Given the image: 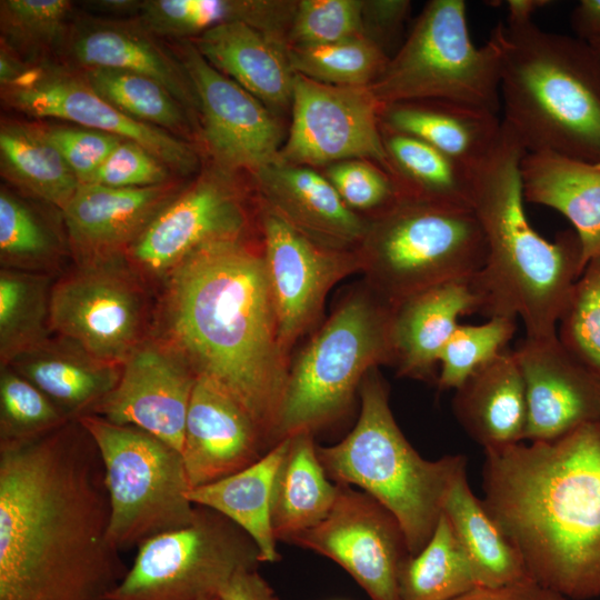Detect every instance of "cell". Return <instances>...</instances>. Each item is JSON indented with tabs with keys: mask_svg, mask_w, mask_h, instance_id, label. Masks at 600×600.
Masks as SVG:
<instances>
[{
	"mask_svg": "<svg viewBox=\"0 0 600 600\" xmlns=\"http://www.w3.org/2000/svg\"><path fill=\"white\" fill-rule=\"evenodd\" d=\"M109 524L103 463L77 419L0 441V600H108L129 570Z\"/></svg>",
	"mask_w": 600,
	"mask_h": 600,
	"instance_id": "obj_1",
	"label": "cell"
},
{
	"mask_svg": "<svg viewBox=\"0 0 600 600\" xmlns=\"http://www.w3.org/2000/svg\"><path fill=\"white\" fill-rule=\"evenodd\" d=\"M167 278L168 342L248 411L272 448L290 361L262 252L240 240L213 243Z\"/></svg>",
	"mask_w": 600,
	"mask_h": 600,
	"instance_id": "obj_2",
	"label": "cell"
},
{
	"mask_svg": "<svg viewBox=\"0 0 600 600\" xmlns=\"http://www.w3.org/2000/svg\"><path fill=\"white\" fill-rule=\"evenodd\" d=\"M483 451L482 501L529 576L567 600L600 598V421Z\"/></svg>",
	"mask_w": 600,
	"mask_h": 600,
	"instance_id": "obj_3",
	"label": "cell"
},
{
	"mask_svg": "<svg viewBox=\"0 0 600 600\" xmlns=\"http://www.w3.org/2000/svg\"><path fill=\"white\" fill-rule=\"evenodd\" d=\"M502 122L493 151L473 168L472 210L482 228L487 253L469 280L478 312L488 318L520 319L527 337L556 334L572 288L583 271L573 230L549 241L524 211L520 164L526 153Z\"/></svg>",
	"mask_w": 600,
	"mask_h": 600,
	"instance_id": "obj_4",
	"label": "cell"
},
{
	"mask_svg": "<svg viewBox=\"0 0 600 600\" xmlns=\"http://www.w3.org/2000/svg\"><path fill=\"white\" fill-rule=\"evenodd\" d=\"M502 122L527 152L600 162V53L532 21L499 23Z\"/></svg>",
	"mask_w": 600,
	"mask_h": 600,
	"instance_id": "obj_5",
	"label": "cell"
},
{
	"mask_svg": "<svg viewBox=\"0 0 600 600\" xmlns=\"http://www.w3.org/2000/svg\"><path fill=\"white\" fill-rule=\"evenodd\" d=\"M359 393L354 428L333 446H317L318 457L334 483L358 487L387 508L399 521L410 554H416L431 538L467 459L450 454L427 460L414 450L393 418L378 368L364 376Z\"/></svg>",
	"mask_w": 600,
	"mask_h": 600,
	"instance_id": "obj_6",
	"label": "cell"
},
{
	"mask_svg": "<svg viewBox=\"0 0 600 600\" xmlns=\"http://www.w3.org/2000/svg\"><path fill=\"white\" fill-rule=\"evenodd\" d=\"M356 250L364 283L393 308L430 288L469 281L487 244L472 208L401 198L368 224Z\"/></svg>",
	"mask_w": 600,
	"mask_h": 600,
	"instance_id": "obj_7",
	"label": "cell"
},
{
	"mask_svg": "<svg viewBox=\"0 0 600 600\" xmlns=\"http://www.w3.org/2000/svg\"><path fill=\"white\" fill-rule=\"evenodd\" d=\"M391 318L392 308L366 283L339 301L290 362L277 442L336 420L371 369L393 363Z\"/></svg>",
	"mask_w": 600,
	"mask_h": 600,
	"instance_id": "obj_8",
	"label": "cell"
},
{
	"mask_svg": "<svg viewBox=\"0 0 600 600\" xmlns=\"http://www.w3.org/2000/svg\"><path fill=\"white\" fill-rule=\"evenodd\" d=\"M500 56L492 33L481 47L472 42L463 0H432L370 87L382 106L448 100L498 113Z\"/></svg>",
	"mask_w": 600,
	"mask_h": 600,
	"instance_id": "obj_9",
	"label": "cell"
},
{
	"mask_svg": "<svg viewBox=\"0 0 600 600\" xmlns=\"http://www.w3.org/2000/svg\"><path fill=\"white\" fill-rule=\"evenodd\" d=\"M77 420L103 463L109 538L120 552L193 521L196 506L187 496L190 487L180 451L140 428L97 414Z\"/></svg>",
	"mask_w": 600,
	"mask_h": 600,
	"instance_id": "obj_10",
	"label": "cell"
},
{
	"mask_svg": "<svg viewBox=\"0 0 600 600\" xmlns=\"http://www.w3.org/2000/svg\"><path fill=\"white\" fill-rule=\"evenodd\" d=\"M257 543L223 514L196 506L193 521L143 541L108 600H200L238 571L257 569Z\"/></svg>",
	"mask_w": 600,
	"mask_h": 600,
	"instance_id": "obj_11",
	"label": "cell"
},
{
	"mask_svg": "<svg viewBox=\"0 0 600 600\" xmlns=\"http://www.w3.org/2000/svg\"><path fill=\"white\" fill-rule=\"evenodd\" d=\"M144 299L118 260L79 266L52 286L50 330L92 357L121 366L143 340Z\"/></svg>",
	"mask_w": 600,
	"mask_h": 600,
	"instance_id": "obj_12",
	"label": "cell"
},
{
	"mask_svg": "<svg viewBox=\"0 0 600 600\" xmlns=\"http://www.w3.org/2000/svg\"><path fill=\"white\" fill-rule=\"evenodd\" d=\"M292 124L280 150L288 164H322L366 158L387 164L379 130L382 104L370 86L343 87L294 73Z\"/></svg>",
	"mask_w": 600,
	"mask_h": 600,
	"instance_id": "obj_13",
	"label": "cell"
},
{
	"mask_svg": "<svg viewBox=\"0 0 600 600\" xmlns=\"http://www.w3.org/2000/svg\"><path fill=\"white\" fill-rule=\"evenodd\" d=\"M337 484L327 518L292 543L338 563L370 600H401L399 571L410 552L399 521L368 493Z\"/></svg>",
	"mask_w": 600,
	"mask_h": 600,
	"instance_id": "obj_14",
	"label": "cell"
},
{
	"mask_svg": "<svg viewBox=\"0 0 600 600\" xmlns=\"http://www.w3.org/2000/svg\"><path fill=\"white\" fill-rule=\"evenodd\" d=\"M1 97L8 107L27 116L68 120L134 141L181 174L197 168V154L188 142L124 114L81 72L51 64L29 66L13 82L1 87Z\"/></svg>",
	"mask_w": 600,
	"mask_h": 600,
	"instance_id": "obj_15",
	"label": "cell"
},
{
	"mask_svg": "<svg viewBox=\"0 0 600 600\" xmlns=\"http://www.w3.org/2000/svg\"><path fill=\"white\" fill-rule=\"evenodd\" d=\"M266 273L276 309L279 340L289 356L296 342L319 320L330 289L361 271L357 250L326 247L281 217H262Z\"/></svg>",
	"mask_w": 600,
	"mask_h": 600,
	"instance_id": "obj_16",
	"label": "cell"
},
{
	"mask_svg": "<svg viewBox=\"0 0 600 600\" xmlns=\"http://www.w3.org/2000/svg\"><path fill=\"white\" fill-rule=\"evenodd\" d=\"M246 226L247 212L236 187L224 174L208 172L181 190L126 254L140 272L167 277L200 249L240 240Z\"/></svg>",
	"mask_w": 600,
	"mask_h": 600,
	"instance_id": "obj_17",
	"label": "cell"
},
{
	"mask_svg": "<svg viewBox=\"0 0 600 600\" xmlns=\"http://www.w3.org/2000/svg\"><path fill=\"white\" fill-rule=\"evenodd\" d=\"M197 373L168 341L142 340L116 387L88 414L140 428L181 452Z\"/></svg>",
	"mask_w": 600,
	"mask_h": 600,
	"instance_id": "obj_18",
	"label": "cell"
},
{
	"mask_svg": "<svg viewBox=\"0 0 600 600\" xmlns=\"http://www.w3.org/2000/svg\"><path fill=\"white\" fill-rule=\"evenodd\" d=\"M198 99L202 136L223 170L254 173L280 161V130L259 99L211 66L191 43L180 48Z\"/></svg>",
	"mask_w": 600,
	"mask_h": 600,
	"instance_id": "obj_19",
	"label": "cell"
},
{
	"mask_svg": "<svg viewBox=\"0 0 600 600\" xmlns=\"http://www.w3.org/2000/svg\"><path fill=\"white\" fill-rule=\"evenodd\" d=\"M524 383V440L552 441L600 421V380L562 347L557 333L524 337L513 349Z\"/></svg>",
	"mask_w": 600,
	"mask_h": 600,
	"instance_id": "obj_20",
	"label": "cell"
},
{
	"mask_svg": "<svg viewBox=\"0 0 600 600\" xmlns=\"http://www.w3.org/2000/svg\"><path fill=\"white\" fill-rule=\"evenodd\" d=\"M270 449L248 411L217 383L198 376L181 450L190 489L239 472Z\"/></svg>",
	"mask_w": 600,
	"mask_h": 600,
	"instance_id": "obj_21",
	"label": "cell"
},
{
	"mask_svg": "<svg viewBox=\"0 0 600 600\" xmlns=\"http://www.w3.org/2000/svg\"><path fill=\"white\" fill-rule=\"evenodd\" d=\"M178 186L112 188L80 183L61 211L79 266L118 260L179 193Z\"/></svg>",
	"mask_w": 600,
	"mask_h": 600,
	"instance_id": "obj_22",
	"label": "cell"
},
{
	"mask_svg": "<svg viewBox=\"0 0 600 600\" xmlns=\"http://www.w3.org/2000/svg\"><path fill=\"white\" fill-rule=\"evenodd\" d=\"M264 209L326 247L352 250L368 224L341 199L329 179L316 171L278 161L256 172Z\"/></svg>",
	"mask_w": 600,
	"mask_h": 600,
	"instance_id": "obj_23",
	"label": "cell"
},
{
	"mask_svg": "<svg viewBox=\"0 0 600 600\" xmlns=\"http://www.w3.org/2000/svg\"><path fill=\"white\" fill-rule=\"evenodd\" d=\"M68 53L82 70L116 69L150 77L162 83L188 111L198 108L190 78L142 24L83 21L70 28Z\"/></svg>",
	"mask_w": 600,
	"mask_h": 600,
	"instance_id": "obj_24",
	"label": "cell"
},
{
	"mask_svg": "<svg viewBox=\"0 0 600 600\" xmlns=\"http://www.w3.org/2000/svg\"><path fill=\"white\" fill-rule=\"evenodd\" d=\"M478 312L469 281L440 284L392 308L391 343L398 374L437 382L439 356L462 316Z\"/></svg>",
	"mask_w": 600,
	"mask_h": 600,
	"instance_id": "obj_25",
	"label": "cell"
},
{
	"mask_svg": "<svg viewBox=\"0 0 600 600\" xmlns=\"http://www.w3.org/2000/svg\"><path fill=\"white\" fill-rule=\"evenodd\" d=\"M454 391V416L483 450L524 440L526 391L513 350L504 349Z\"/></svg>",
	"mask_w": 600,
	"mask_h": 600,
	"instance_id": "obj_26",
	"label": "cell"
},
{
	"mask_svg": "<svg viewBox=\"0 0 600 600\" xmlns=\"http://www.w3.org/2000/svg\"><path fill=\"white\" fill-rule=\"evenodd\" d=\"M520 170L526 201L552 208L572 224L584 269L600 257V162L526 152Z\"/></svg>",
	"mask_w": 600,
	"mask_h": 600,
	"instance_id": "obj_27",
	"label": "cell"
},
{
	"mask_svg": "<svg viewBox=\"0 0 600 600\" xmlns=\"http://www.w3.org/2000/svg\"><path fill=\"white\" fill-rule=\"evenodd\" d=\"M192 44L217 70L261 102L286 107L292 99L294 72L287 48L274 37L242 21L216 26Z\"/></svg>",
	"mask_w": 600,
	"mask_h": 600,
	"instance_id": "obj_28",
	"label": "cell"
},
{
	"mask_svg": "<svg viewBox=\"0 0 600 600\" xmlns=\"http://www.w3.org/2000/svg\"><path fill=\"white\" fill-rule=\"evenodd\" d=\"M381 111L388 129L416 137L470 169L493 151L502 132L498 113L461 102L407 101Z\"/></svg>",
	"mask_w": 600,
	"mask_h": 600,
	"instance_id": "obj_29",
	"label": "cell"
},
{
	"mask_svg": "<svg viewBox=\"0 0 600 600\" xmlns=\"http://www.w3.org/2000/svg\"><path fill=\"white\" fill-rule=\"evenodd\" d=\"M8 366L38 387L69 419L90 413L121 373V366L99 360L67 340H46Z\"/></svg>",
	"mask_w": 600,
	"mask_h": 600,
	"instance_id": "obj_30",
	"label": "cell"
},
{
	"mask_svg": "<svg viewBox=\"0 0 600 600\" xmlns=\"http://www.w3.org/2000/svg\"><path fill=\"white\" fill-rule=\"evenodd\" d=\"M338 484L327 474L317 453L312 432L289 437V444L276 474L271 526L277 541H292L316 527L330 513Z\"/></svg>",
	"mask_w": 600,
	"mask_h": 600,
	"instance_id": "obj_31",
	"label": "cell"
},
{
	"mask_svg": "<svg viewBox=\"0 0 600 600\" xmlns=\"http://www.w3.org/2000/svg\"><path fill=\"white\" fill-rule=\"evenodd\" d=\"M289 437L278 441L260 460L221 480L189 489L194 506L210 508L239 526L257 543L262 562L280 560L271 526L272 490Z\"/></svg>",
	"mask_w": 600,
	"mask_h": 600,
	"instance_id": "obj_32",
	"label": "cell"
},
{
	"mask_svg": "<svg viewBox=\"0 0 600 600\" xmlns=\"http://www.w3.org/2000/svg\"><path fill=\"white\" fill-rule=\"evenodd\" d=\"M442 513L470 560L478 586L499 587L530 577L517 548L470 488L466 469L454 478Z\"/></svg>",
	"mask_w": 600,
	"mask_h": 600,
	"instance_id": "obj_33",
	"label": "cell"
},
{
	"mask_svg": "<svg viewBox=\"0 0 600 600\" xmlns=\"http://www.w3.org/2000/svg\"><path fill=\"white\" fill-rule=\"evenodd\" d=\"M0 159L2 176L61 211L80 184L40 124L3 121Z\"/></svg>",
	"mask_w": 600,
	"mask_h": 600,
	"instance_id": "obj_34",
	"label": "cell"
},
{
	"mask_svg": "<svg viewBox=\"0 0 600 600\" xmlns=\"http://www.w3.org/2000/svg\"><path fill=\"white\" fill-rule=\"evenodd\" d=\"M383 143L388 161L404 181L402 198L472 208V169L416 137L391 129Z\"/></svg>",
	"mask_w": 600,
	"mask_h": 600,
	"instance_id": "obj_35",
	"label": "cell"
},
{
	"mask_svg": "<svg viewBox=\"0 0 600 600\" xmlns=\"http://www.w3.org/2000/svg\"><path fill=\"white\" fill-rule=\"evenodd\" d=\"M478 586L470 560L442 513L426 546L399 571L401 600H452Z\"/></svg>",
	"mask_w": 600,
	"mask_h": 600,
	"instance_id": "obj_36",
	"label": "cell"
},
{
	"mask_svg": "<svg viewBox=\"0 0 600 600\" xmlns=\"http://www.w3.org/2000/svg\"><path fill=\"white\" fill-rule=\"evenodd\" d=\"M142 26L152 33L186 37L230 21L246 22L263 32L277 28L282 2L229 0H149L140 8Z\"/></svg>",
	"mask_w": 600,
	"mask_h": 600,
	"instance_id": "obj_37",
	"label": "cell"
},
{
	"mask_svg": "<svg viewBox=\"0 0 600 600\" xmlns=\"http://www.w3.org/2000/svg\"><path fill=\"white\" fill-rule=\"evenodd\" d=\"M51 289L50 278L44 273L1 270V367L48 340Z\"/></svg>",
	"mask_w": 600,
	"mask_h": 600,
	"instance_id": "obj_38",
	"label": "cell"
},
{
	"mask_svg": "<svg viewBox=\"0 0 600 600\" xmlns=\"http://www.w3.org/2000/svg\"><path fill=\"white\" fill-rule=\"evenodd\" d=\"M81 73L101 97L132 119L180 136L190 133L188 110L159 81L116 69H88Z\"/></svg>",
	"mask_w": 600,
	"mask_h": 600,
	"instance_id": "obj_39",
	"label": "cell"
},
{
	"mask_svg": "<svg viewBox=\"0 0 600 600\" xmlns=\"http://www.w3.org/2000/svg\"><path fill=\"white\" fill-rule=\"evenodd\" d=\"M287 56L294 73L343 87L370 86L389 60L367 36L321 46H290Z\"/></svg>",
	"mask_w": 600,
	"mask_h": 600,
	"instance_id": "obj_40",
	"label": "cell"
},
{
	"mask_svg": "<svg viewBox=\"0 0 600 600\" xmlns=\"http://www.w3.org/2000/svg\"><path fill=\"white\" fill-rule=\"evenodd\" d=\"M71 8L67 0H2V44L20 59H37L66 40Z\"/></svg>",
	"mask_w": 600,
	"mask_h": 600,
	"instance_id": "obj_41",
	"label": "cell"
},
{
	"mask_svg": "<svg viewBox=\"0 0 600 600\" xmlns=\"http://www.w3.org/2000/svg\"><path fill=\"white\" fill-rule=\"evenodd\" d=\"M566 351L600 380V257L586 264L557 324Z\"/></svg>",
	"mask_w": 600,
	"mask_h": 600,
	"instance_id": "obj_42",
	"label": "cell"
},
{
	"mask_svg": "<svg viewBox=\"0 0 600 600\" xmlns=\"http://www.w3.org/2000/svg\"><path fill=\"white\" fill-rule=\"evenodd\" d=\"M59 256L56 237L20 198L1 188L0 258L7 269L36 272Z\"/></svg>",
	"mask_w": 600,
	"mask_h": 600,
	"instance_id": "obj_43",
	"label": "cell"
},
{
	"mask_svg": "<svg viewBox=\"0 0 600 600\" xmlns=\"http://www.w3.org/2000/svg\"><path fill=\"white\" fill-rule=\"evenodd\" d=\"M516 321L496 317L481 324H459L440 352L438 388L457 390L507 349L517 329Z\"/></svg>",
	"mask_w": 600,
	"mask_h": 600,
	"instance_id": "obj_44",
	"label": "cell"
},
{
	"mask_svg": "<svg viewBox=\"0 0 600 600\" xmlns=\"http://www.w3.org/2000/svg\"><path fill=\"white\" fill-rule=\"evenodd\" d=\"M70 420L32 382L11 367H1L0 441L39 437Z\"/></svg>",
	"mask_w": 600,
	"mask_h": 600,
	"instance_id": "obj_45",
	"label": "cell"
},
{
	"mask_svg": "<svg viewBox=\"0 0 600 600\" xmlns=\"http://www.w3.org/2000/svg\"><path fill=\"white\" fill-rule=\"evenodd\" d=\"M364 1L302 0L293 12L290 46H321L366 36Z\"/></svg>",
	"mask_w": 600,
	"mask_h": 600,
	"instance_id": "obj_46",
	"label": "cell"
},
{
	"mask_svg": "<svg viewBox=\"0 0 600 600\" xmlns=\"http://www.w3.org/2000/svg\"><path fill=\"white\" fill-rule=\"evenodd\" d=\"M328 178L343 202L353 211H383L402 198L398 186L389 176L366 162H338L330 167Z\"/></svg>",
	"mask_w": 600,
	"mask_h": 600,
	"instance_id": "obj_47",
	"label": "cell"
},
{
	"mask_svg": "<svg viewBox=\"0 0 600 600\" xmlns=\"http://www.w3.org/2000/svg\"><path fill=\"white\" fill-rule=\"evenodd\" d=\"M170 168L134 141L122 140L87 183L143 188L170 182Z\"/></svg>",
	"mask_w": 600,
	"mask_h": 600,
	"instance_id": "obj_48",
	"label": "cell"
},
{
	"mask_svg": "<svg viewBox=\"0 0 600 600\" xmlns=\"http://www.w3.org/2000/svg\"><path fill=\"white\" fill-rule=\"evenodd\" d=\"M80 183H87L116 147L126 139L76 126H40Z\"/></svg>",
	"mask_w": 600,
	"mask_h": 600,
	"instance_id": "obj_49",
	"label": "cell"
},
{
	"mask_svg": "<svg viewBox=\"0 0 600 600\" xmlns=\"http://www.w3.org/2000/svg\"><path fill=\"white\" fill-rule=\"evenodd\" d=\"M452 600H567L531 577L499 587L476 586Z\"/></svg>",
	"mask_w": 600,
	"mask_h": 600,
	"instance_id": "obj_50",
	"label": "cell"
},
{
	"mask_svg": "<svg viewBox=\"0 0 600 600\" xmlns=\"http://www.w3.org/2000/svg\"><path fill=\"white\" fill-rule=\"evenodd\" d=\"M221 600H280L257 569L236 572L219 590Z\"/></svg>",
	"mask_w": 600,
	"mask_h": 600,
	"instance_id": "obj_51",
	"label": "cell"
},
{
	"mask_svg": "<svg viewBox=\"0 0 600 600\" xmlns=\"http://www.w3.org/2000/svg\"><path fill=\"white\" fill-rule=\"evenodd\" d=\"M409 8V1H368L364 2L363 16L370 17L377 29L389 34L399 29L408 16Z\"/></svg>",
	"mask_w": 600,
	"mask_h": 600,
	"instance_id": "obj_52",
	"label": "cell"
},
{
	"mask_svg": "<svg viewBox=\"0 0 600 600\" xmlns=\"http://www.w3.org/2000/svg\"><path fill=\"white\" fill-rule=\"evenodd\" d=\"M571 26L577 38L593 46L600 40V0H582L573 9Z\"/></svg>",
	"mask_w": 600,
	"mask_h": 600,
	"instance_id": "obj_53",
	"label": "cell"
},
{
	"mask_svg": "<svg viewBox=\"0 0 600 600\" xmlns=\"http://www.w3.org/2000/svg\"><path fill=\"white\" fill-rule=\"evenodd\" d=\"M549 0H508V20L510 23H522L532 21V16L539 9L549 6Z\"/></svg>",
	"mask_w": 600,
	"mask_h": 600,
	"instance_id": "obj_54",
	"label": "cell"
},
{
	"mask_svg": "<svg viewBox=\"0 0 600 600\" xmlns=\"http://www.w3.org/2000/svg\"><path fill=\"white\" fill-rule=\"evenodd\" d=\"M93 4L108 12H130L141 8L142 2L131 0H103L94 1Z\"/></svg>",
	"mask_w": 600,
	"mask_h": 600,
	"instance_id": "obj_55",
	"label": "cell"
},
{
	"mask_svg": "<svg viewBox=\"0 0 600 600\" xmlns=\"http://www.w3.org/2000/svg\"><path fill=\"white\" fill-rule=\"evenodd\" d=\"M200 600H221V599L219 596H210V597L202 598Z\"/></svg>",
	"mask_w": 600,
	"mask_h": 600,
	"instance_id": "obj_56",
	"label": "cell"
},
{
	"mask_svg": "<svg viewBox=\"0 0 600 600\" xmlns=\"http://www.w3.org/2000/svg\"><path fill=\"white\" fill-rule=\"evenodd\" d=\"M591 47L600 53V40Z\"/></svg>",
	"mask_w": 600,
	"mask_h": 600,
	"instance_id": "obj_57",
	"label": "cell"
}]
</instances>
